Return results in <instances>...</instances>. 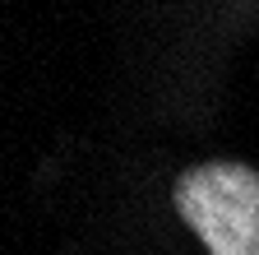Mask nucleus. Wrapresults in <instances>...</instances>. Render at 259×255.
Instances as JSON below:
<instances>
[{
	"instance_id": "1",
	"label": "nucleus",
	"mask_w": 259,
	"mask_h": 255,
	"mask_svg": "<svg viewBox=\"0 0 259 255\" xmlns=\"http://www.w3.org/2000/svg\"><path fill=\"white\" fill-rule=\"evenodd\" d=\"M176 213L208 255H259V172L245 163H199L176 176Z\"/></svg>"
}]
</instances>
